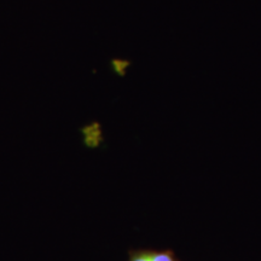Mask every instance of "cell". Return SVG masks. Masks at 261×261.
Segmentation results:
<instances>
[{"mask_svg": "<svg viewBox=\"0 0 261 261\" xmlns=\"http://www.w3.org/2000/svg\"><path fill=\"white\" fill-rule=\"evenodd\" d=\"M128 261H179L169 250H136L129 255Z\"/></svg>", "mask_w": 261, "mask_h": 261, "instance_id": "6da1fadb", "label": "cell"}]
</instances>
